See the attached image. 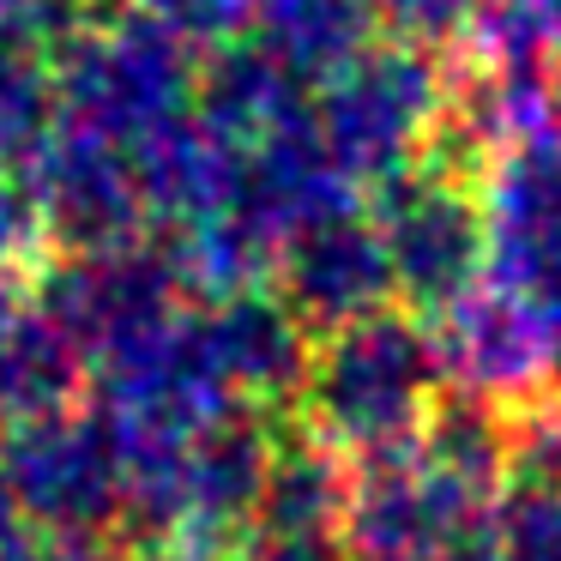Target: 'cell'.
<instances>
[{
	"instance_id": "cell-1",
	"label": "cell",
	"mask_w": 561,
	"mask_h": 561,
	"mask_svg": "<svg viewBox=\"0 0 561 561\" xmlns=\"http://www.w3.org/2000/svg\"><path fill=\"white\" fill-rule=\"evenodd\" d=\"M447 368H440L435 327L411 308L387 302L363 320L314 332L308 375L296 392V423L332 447L339 459H375V453L411 447L428 428Z\"/></svg>"
},
{
	"instance_id": "cell-2",
	"label": "cell",
	"mask_w": 561,
	"mask_h": 561,
	"mask_svg": "<svg viewBox=\"0 0 561 561\" xmlns=\"http://www.w3.org/2000/svg\"><path fill=\"white\" fill-rule=\"evenodd\" d=\"M453 110V67L411 37H368L351 61L314 79L308 122L351 187H380L435 151Z\"/></svg>"
},
{
	"instance_id": "cell-3",
	"label": "cell",
	"mask_w": 561,
	"mask_h": 561,
	"mask_svg": "<svg viewBox=\"0 0 561 561\" xmlns=\"http://www.w3.org/2000/svg\"><path fill=\"white\" fill-rule=\"evenodd\" d=\"M49 85L61 122L91 127V134L134 151L139 139H151L158 127L182 122L194 110L199 55L139 7L115 19L91 13L49 55Z\"/></svg>"
},
{
	"instance_id": "cell-4",
	"label": "cell",
	"mask_w": 561,
	"mask_h": 561,
	"mask_svg": "<svg viewBox=\"0 0 561 561\" xmlns=\"http://www.w3.org/2000/svg\"><path fill=\"white\" fill-rule=\"evenodd\" d=\"M0 471L25 525L61 556H115L122 537V453L98 411H49L7 423Z\"/></svg>"
},
{
	"instance_id": "cell-5",
	"label": "cell",
	"mask_w": 561,
	"mask_h": 561,
	"mask_svg": "<svg viewBox=\"0 0 561 561\" xmlns=\"http://www.w3.org/2000/svg\"><path fill=\"white\" fill-rule=\"evenodd\" d=\"M368 218L380 230L399 308L435 320L483 284V199L477 170L453 158H423L392 182L368 187Z\"/></svg>"
},
{
	"instance_id": "cell-6",
	"label": "cell",
	"mask_w": 561,
	"mask_h": 561,
	"mask_svg": "<svg viewBox=\"0 0 561 561\" xmlns=\"http://www.w3.org/2000/svg\"><path fill=\"white\" fill-rule=\"evenodd\" d=\"M495 519V501L453 477L423 440L351 465L339 543L351 561H440L477 543Z\"/></svg>"
},
{
	"instance_id": "cell-7",
	"label": "cell",
	"mask_w": 561,
	"mask_h": 561,
	"mask_svg": "<svg viewBox=\"0 0 561 561\" xmlns=\"http://www.w3.org/2000/svg\"><path fill=\"white\" fill-rule=\"evenodd\" d=\"M483 278L519 296L561 356V134L501 146L477 170Z\"/></svg>"
},
{
	"instance_id": "cell-8",
	"label": "cell",
	"mask_w": 561,
	"mask_h": 561,
	"mask_svg": "<svg viewBox=\"0 0 561 561\" xmlns=\"http://www.w3.org/2000/svg\"><path fill=\"white\" fill-rule=\"evenodd\" d=\"M13 170H19L13 182L25 187V199L37 206L43 230H49V248L98 254V248L139 242L151 224L127 146L61 122V115H49V127L31 139V151Z\"/></svg>"
},
{
	"instance_id": "cell-9",
	"label": "cell",
	"mask_w": 561,
	"mask_h": 561,
	"mask_svg": "<svg viewBox=\"0 0 561 561\" xmlns=\"http://www.w3.org/2000/svg\"><path fill=\"white\" fill-rule=\"evenodd\" d=\"M37 296L73 332V344L85 351V368L151 339L194 302L170 248L151 242V236L122 248H98V254H61L55 266H43Z\"/></svg>"
},
{
	"instance_id": "cell-10",
	"label": "cell",
	"mask_w": 561,
	"mask_h": 561,
	"mask_svg": "<svg viewBox=\"0 0 561 561\" xmlns=\"http://www.w3.org/2000/svg\"><path fill=\"white\" fill-rule=\"evenodd\" d=\"M447 368V392H465L501 423H525L561 392V356L537 314L501 284H471L447 314L428 320Z\"/></svg>"
},
{
	"instance_id": "cell-11",
	"label": "cell",
	"mask_w": 561,
	"mask_h": 561,
	"mask_svg": "<svg viewBox=\"0 0 561 561\" xmlns=\"http://www.w3.org/2000/svg\"><path fill=\"white\" fill-rule=\"evenodd\" d=\"M194 332L236 411L296 416V392H302V375H308L314 332L278 302L272 284L218 296V302H194Z\"/></svg>"
},
{
	"instance_id": "cell-12",
	"label": "cell",
	"mask_w": 561,
	"mask_h": 561,
	"mask_svg": "<svg viewBox=\"0 0 561 561\" xmlns=\"http://www.w3.org/2000/svg\"><path fill=\"white\" fill-rule=\"evenodd\" d=\"M272 290L278 302L302 320L308 332H332L344 320H363L375 308L399 302L392 296V266L380 230L363 206L332 211V218L296 230L278 248V266H272Z\"/></svg>"
},
{
	"instance_id": "cell-13",
	"label": "cell",
	"mask_w": 561,
	"mask_h": 561,
	"mask_svg": "<svg viewBox=\"0 0 561 561\" xmlns=\"http://www.w3.org/2000/svg\"><path fill=\"white\" fill-rule=\"evenodd\" d=\"M85 351L31 290L0 296V423H25L79 404L85 392Z\"/></svg>"
},
{
	"instance_id": "cell-14",
	"label": "cell",
	"mask_w": 561,
	"mask_h": 561,
	"mask_svg": "<svg viewBox=\"0 0 561 561\" xmlns=\"http://www.w3.org/2000/svg\"><path fill=\"white\" fill-rule=\"evenodd\" d=\"M302 110H308L302 79L284 73L254 37L224 43V49H211V61L199 67L194 115L206 127H218V134L242 151L260 146L266 134H278V127H290Z\"/></svg>"
},
{
	"instance_id": "cell-15",
	"label": "cell",
	"mask_w": 561,
	"mask_h": 561,
	"mask_svg": "<svg viewBox=\"0 0 561 561\" xmlns=\"http://www.w3.org/2000/svg\"><path fill=\"white\" fill-rule=\"evenodd\" d=\"M248 37L290 79L314 85L339 61H351L368 37H380V7L375 0H254Z\"/></svg>"
},
{
	"instance_id": "cell-16",
	"label": "cell",
	"mask_w": 561,
	"mask_h": 561,
	"mask_svg": "<svg viewBox=\"0 0 561 561\" xmlns=\"http://www.w3.org/2000/svg\"><path fill=\"white\" fill-rule=\"evenodd\" d=\"M489 531L501 561H561V483L513 477L495 501Z\"/></svg>"
},
{
	"instance_id": "cell-17",
	"label": "cell",
	"mask_w": 561,
	"mask_h": 561,
	"mask_svg": "<svg viewBox=\"0 0 561 561\" xmlns=\"http://www.w3.org/2000/svg\"><path fill=\"white\" fill-rule=\"evenodd\" d=\"M49 115H55L49 61L19 55V49H0V170L25 158L31 139L49 127Z\"/></svg>"
},
{
	"instance_id": "cell-18",
	"label": "cell",
	"mask_w": 561,
	"mask_h": 561,
	"mask_svg": "<svg viewBox=\"0 0 561 561\" xmlns=\"http://www.w3.org/2000/svg\"><path fill=\"white\" fill-rule=\"evenodd\" d=\"M146 19H158L170 37H182L194 55H211L224 43H242L254 25V0H134Z\"/></svg>"
},
{
	"instance_id": "cell-19",
	"label": "cell",
	"mask_w": 561,
	"mask_h": 561,
	"mask_svg": "<svg viewBox=\"0 0 561 561\" xmlns=\"http://www.w3.org/2000/svg\"><path fill=\"white\" fill-rule=\"evenodd\" d=\"M43 266H49V230L25 199V187L0 175V296L31 290Z\"/></svg>"
},
{
	"instance_id": "cell-20",
	"label": "cell",
	"mask_w": 561,
	"mask_h": 561,
	"mask_svg": "<svg viewBox=\"0 0 561 561\" xmlns=\"http://www.w3.org/2000/svg\"><path fill=\"white\" fill-rule=\"evenodd\" d=\"M380 7V25L392 37H411L428 43V49H447L453 37L465 31V19L483 7V0H375Z\"/></svg>"
},
{
	"instance_id": "cell-21",
	"label": "cell",
	"mask_w": 561,
	"mask_h": 561,
	"mask_svg": "<svg viewBox=\"0 0 561 561\" xmlns=\"http://www.w3.org/2000/svg\"><path fill=\"white\" fill-rule=\"evenodd\" d=\"M224 561H351L339 531H290V525H248Z\"/></svg>"
},
{
	"instance_id": "cell-22",
	"label": "cell",
	"mask_w": 561,
	"mask_h": 561,
	"mask_svg": "<svg viewBox=\"0 0 561 561\" xmlns=\"http://www.w3.org/2000/svg\"><path fill=\"white\" fill-rule=\"evenodd\" d=\"M31 525H25V513H19V501H13V483H7V471H0V556L25 537Z\"/></svg>"
},
{
	"instance_id": "cell-23",
	"label": "cell",
	"mask_w": 561,
	"mask_h": 561,
	"mask_svg": "<svg viewBox=\"0 0 561 561\" xmlns=\"http://www.w3.org/2000/svg\"><path fill=\"white\" fill-rule=\"evenodd\" d=\"M134 561H224V556H199V549H175V543H163V549H134Z\"/></svg>"
},
{
	"instance_id": "cell-24",
	"label": "cell",
	"mask_w": 561,
	"mask_h": 561,
	"mask_svg": "<svg viewBox=\"0 0 561 561\" xmlns=\"http://www.w3.org/2000/svg\"><path fill=\"white\" fill-rule=\"evenodd\" d=\"M531 13L543 19L549 43H556V55H561V0H531Z\"/></svg>"
},
{
	"instance_id": "cell-25",
	"label": "cell",
	"mask_w": 561,
	"mask_h": 561,
	"mask_svg": "<svg viewBox=\"0 0 561 561\" xmlns=\"http://www.w3.org/2000/svg\"><path fill=\"white\" fill-rule=\"evenodd\" d=\"M440 561H501V549L477 537V543H459V549H447V556H440Z\"/></svg>"
},
{
	"instance_id": "cell-26",
	"label": "cell",
	"mask_w": 561,
	"mask_h": 561,
	"mask_svg": "<svg viewBox=\"0 0 561 561\" xmlns=\"http://www.w3.org/2000/svg\"><path fill=\"white\" fill-rule=\"evenodd\" d=\"M549 134H561V55L549 67Z\"/></svg>"
},
{
	"instance_id": "cell-27",
	"label": "cell",
	"mask_w": 561,
	"mask_h": 561,
	"mask_svg": "<svg viewBox=\"0 0 561 561\" xmlns=\"http://www.w3.org/2000/svg\"><path fill=\"white\" fill-rule=\"evenodd\" d=\"M67 561H115V556H67Z\"/></svg>"
}]
</instances>
